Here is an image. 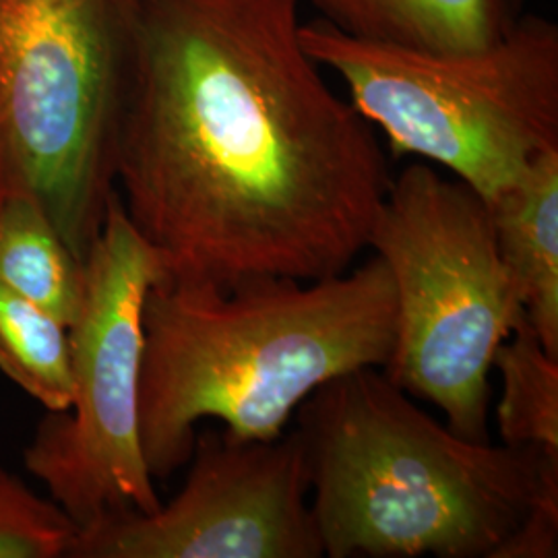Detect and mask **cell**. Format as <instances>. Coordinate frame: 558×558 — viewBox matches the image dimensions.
Listing matches in <instances>:
<instances>
[{"label":"cell","instance_id":"7","mask_svg":"<svg viewBox=\"0 0 558 558\" xmlns=\"http://www.w3.org/2000/svg\"><path fill=\"white\" fill-rule=\"evenodd\" d=\"M83 269L80 313L69 327L73 403L48 412L23 451L27 472L80 530L161 505L141 449L140 385L143 302L163 269L119 193Z\"/></svg>","mask_w":558,"mask_h":558},{"label":"cell","instance_id":"6","mask_svg":"<svg viewBox=\"0 0 558 558\" xmlns=\"http://www.w3.org/2000/svg\"><path fill=\"white\" fill-rule=\"evenodd\" d=\"M366 248L387 265L398 300L383 373L435 403L453 433L488 440L493 362L523 313L488 203L435 166L412 163L391 179Z\"/></svg>","mask_w":558,"mask_h":558},{"label":"cell","instance_id":"5","mask_svg":"<svg viewBox=\"0 0 558 558\" xmlns=\"http://www.w3.org/2000/svg\"><path fill=\"white\" fill-rule=\"evenodd\" d=\"M135 0H0V197L40 203L85 263L117 193Z\"/></svg>","mask_w":558,"mask_h":558},{"label":"cell","instance_id":"8","mask_svg":"<svg viewBox=\"0 0 558 558\" xmlns=\"http://www.w3.org/2000/svg\"><path fill=\"white\" fill-rule=\"evenodd\" d=\"M189 461L168 505L81 527L69 558L325 557L299 430L271 440L205 430Z\"/></svg>","mask_w":558,"mask_h":558},{"label":"cell","instance_id":"13","mask_svg":"<svg viewBox=\"0 0 558 558\" xmlns=\"http://www.w3.org/2000/svg\"><path fill=\"white\" fill-rule=\"evenodd\" d=\"M0 371L48 412L73 403L69 327L0 281Z\"/></svg>","mask_w":558,"mask_h":558},{"label":"cell","instance_id":"15","mask_svg":"<svg viewBox=\"0 0 558 558\" xmlns=\"http://www.w3.org/2000/svg\"><path fill=\"white\" fill-rule=\"evenodd\" d=\"M558 484L544 488L518 530L505 539L493 558H557Z\"/></svg>","mask_w":558,"mask_h":558},{"label":"cell","instance_id":"11","mask_svg":"<svg viewBox=\"0 0 558 558\" xmlns=\"http://www.w3.org/2000/svg\"><path fill=\"white\" fill-rule=\"evenodd\" d=\"M83 263L38 201L0 197V281L71 327L83 299Z\"/></svg>","mask_w":558,"mask_h":558},{"label":"cell","instance_id":"3","mask_svg":"<svg viewBox=\"0 0 558 558\" xmlns=\"http://www.w3.org/2000/svg\"><path fill=\"white\" fill-rule=\"evenodd\" d=\"M294 414L325 557L493 558L558 484V458L461 437L380 368L320 385Z\"/></svg>","mask_w":558,"mask_h":558},{"label":"cell","instance_id":"12","mask_svg":"<svg viewBox=\"0 0 558 558\" xmlns=\"http://www.w3.org/2000/svg\"><path fill=\"white\" fill-rule=\"evenodd\" d=\"M493 368L502 379L497 408L502 445L558 458V359L544 350L523 313L500 343Z\"/></svg>","mask_w":558,"mask_h":558},{"label":"cell","instance_id":"10","mask_svg":"<svg viewBox=\"0 0 558 558\" xmlns=\"http://www.w3.org/2000/svg\"><path fill=\"white\" fill-rule=\"evenodd\" d=\"M320 20L359 40L426 52H470L500 40L523 0H308Z\"/></svg>","mask_w":558,"mask_h":558},{"label":"cell","instance_id":"1","mask_svg":"<svg viewBox=\"0 0 558 558\" xmlns=\"http://www.w3.org/2000/svg\"><path fill=\"white\" fill-rule=\"evenodd\" d=\"M302 0H135L114 184L163 279L333 278L391 184L300 41Z\"/></svg>","mask_w":558,"mask_h":558},{"label":"cell","instance_id":"4","mask_svg":"<svg viewBox=\"0 0 558 558\" xmlns=\"http://www.w3.org/2000/svg\"><path fill=\"white\" fill-rule=\"evenodd\" d=\"M300 41L338 73L396 158L437 163L484 201L558 149V27L546 17L521 15L500 40L470 52L359 40L323 20L302 23Z\"/></svg>","mask_w":558,"mask_h":558},{"label":"cell","instance_id":"9","mask_svg":"<svg viewBox=\"0 0 558 558\" xmlns=\"http://www.w3.org/2000/svg\"><path fill=\"white\" fill-rule=\"evenodd\" d=\"M486 203L523 315L558 359V149L544 151Z\"/></svg>","mask_w":558,"mask_h":558},{"label":"cell","instance_id":"2","mask_svg":"<svg viewBox=\"0 0 558 558\" xmlns=\"http://www.w3.org/2000/svg\"><path fill=\"white\" fill-rule=\"evenodd\" d=\"M396 329V286L377 255L315 281H156L143 302L140 385L149 474L170 478L191 459L201 420H221L232 439H278L320 385L385 368Z\"/></svg>","mask_w":558,"mask_h":558},{"label":"cell","instance_id":"14","mask_svg":"<svg viewBox=\"0 0 558 558\" xmlns=\"http://www.w3.org/2000/svg\"><path fill=\"white\" fill-rule=\"evenodd\" d=\"M80 525L0 465V558H69Z\"/></svg>","mask_w":558,"mask_h":558}]
</instances>
